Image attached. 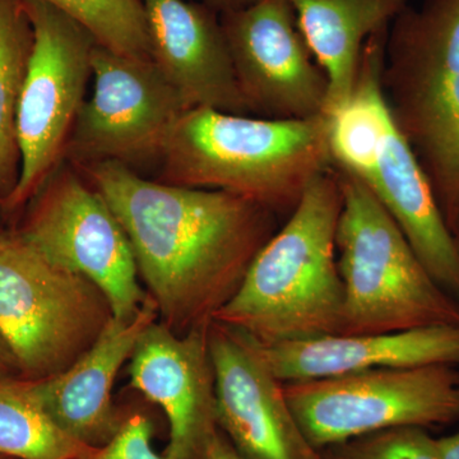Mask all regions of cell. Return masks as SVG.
<instances>
[{"label": "cell", "mask_w": 459, "mask_h": 459, "mask_svg": "<svg viewBox=\"0 0 459 459\" xmlns=\"http://www.w3.org/2000/svg\"><path fill=\"white\" fill-rule=\"evenodd\" d=\"M78 169L119 220L147 295L178 334L212 322L279 230L276 213L230 193L144 179L120 162Z\"/></svg>", "instance_id": "obj_1"}, {"label": "cell", "mask_w": 459, "mask_h": 459, "mask_svg": "<svg viewBox=\"0 0 459 459\" xmlns=\"http://www.w3.org/2000/svg\"><path fill=\"white\" fill-rule=\"evenodd\" d=\"M341 210L342 190L332 168L310 181L214 322L261 344L340 334L344 292L336 235Z\"/></svg>", "instance_id": "obj_2"}, {"label": "cell", "mask_w": 459, "mask_h": 459, "mask_svg": "<svg viewBox=\"0 0 459 459\" xmlns=\"http://www.w3.org/2000/svg\"><path fill=\"white\" fill-rule=\"evenodd\" d=\"M160 161L165 183L230 193L287 217L332 169L325 115L268 119L208 108L181 117Z\"/></svg>", "instance_id": "obj_3"}, {"label": "cell", "mask_w": 459, "mask_h": 459, "mask_svg": "<svg viewBox=\"0 0 459 459\" xmlns=\"http://www.w3.org/2000/svg\"><path fill=\"white\" fill-rule=\"evenodd\" d=\"M383 84L453 231L459 216V0H424L395 18Z\"/></svg>", "instance_id": "obj_4"}, {"label": "cell", "mask_w": 459, "mask_h": 459, "mask_svg": "<svg viewBox=\"0 0 459 459\" xmlns=\"http://www.w3.org/2000/svg\"><path fill=\"white\" fill-rule=\"evenodd\" d=\"M336 171L342 190L336 246L343 283L340 334L459 327V300L433 279L365 184Z\"/></svg>", "instance_id": "obj_5"}, {"label": "cell", "mask_w": 459, "mask_h": 459, "mask_svg": "<svg viewBox=\"0 0 459 459\" xmlns=\"http://www.w3.org/2000/svg\"><path fill=\"white\" fill-rule=\"evenodd\" d=\"M113 318L101 290L20 238H0V336L18 369L42 379L65 370Z\"/></svg>", "instance_id": "obj_6"}, {"label": "cell", "mask_w": 459, "mask_h": 459, "mask_svg": "<svg viewBox=\"0 0 459 459\" xmlns=\"http://www.w3.org/2000/svg\"><path fill=\"white\" fill-rule=\"evenodd\" d=\"M459 367L386 368L285 383L299 427L316 451L401 427L437 429L459 422Z\"/></svg>", "instance_id": "obj_7"}, {"label": "cell", "mask_w": 459, "mask_h": 459, "mask_svg": "<svg viewBox=\"0 0 459 459\" xmlns=\"http://www.w3.org/2000/svg\"><path fill=\"white\" fill-rule=\"evenodd\" d=\"M32 45L18 100L20 168L8 207L27 201L65 161L72 129L84 102L96 41L80 23L40 0H23Z\"/></svg>", "instance_id": "obj_8"}, {"label": "cell", "mask_w": 459, "mask_h": 459, "mask_svg": "<svg viewBox=\"0 0 459 459\" xmlns=\"http://www.w3.org/2000/svg\"><path fill=\"white\" fill-rule=\"evenodd\" d=\"M18 238L42 258L91 281L113 318L129 320L147 299L131 243L107 201L80 169L63 161Z\"/></svg>", "instance_id": "obj_9"}, {"label": "cell", "mask_w": 459, "mask_h": 459, "mask_svg": "<svg viewBox=\"0 0 459 459\" xmlns=\"http://www.w3.org/2000/svg\"><path fill=\"white\" fill-rule=\"evenodd\" d=\"M92 96L84 100L65 160L75 168L160 160L166 141L190 110L152 59L115 53L96 44L91 56Z\"/></svg>", "instance_id": "obj_10"}, {"label": "cell", "mask_w": 459, "mask_h": 459, "mask_svg": "<svg viewBox=\"0 0 459 459\" xmlns=\"http://www.w3.org/2000/svg\"><path fill=\"white\" fill-rule=\"evenodd\" d=\"M238 89L253 117L309 119L325 115L328 81L287 0H255L222 13Z\"/></svg>", "instance_id": "obj_11"}, {"label": "cell", "mask_w": 459, "mask_h": 459, "mask_svg": "<svg viewBox=\"0 0 459 459\" xmlns=\"http://www.w3.org/2000/svg\"><path fill=\"white\" fill-rule=\"evenodd\" d=\"M217 425L246 459H325L299 427L261 344L219 322L208 327Z\"/></svg>", "instance_id": "obj_12"}, {"label": "cell", "mask_w": 459, "mask_h": 459, "mask_svg": "<svg viewBox=\"0 0 459 459\" xmlns=\"http://www.w3.org/2000/svg\"><path fill=\"white\" fill-rule=\"evenodd\" d=\"M210 325L178 334L156 320L144 329L129 359L133 388L159 404L168 418L169 459H204L205 446L220 430Z\"/></svg>", "instance_id": "obj_13"}, {"label": "cell", "mask_w": 459, "mask_h": 459, "mask_svg": "<svg viewBox=\"0 0 459 459\" xmlns=\"http://www.w3.org/2000/svg\"><path fill=\"white\" fill-rule=\"evenodd\" d=\"M151 59L190 108L252 115L238 89L221 20L205 4L141 0Z\"/></svg>", "instance_id": "obj_14"}, {"label": "cell", "mask_w": 459, "mask_h": 459, "mask_svg": "<svg viewBox=\"0 0 459 459\" xmlns=\"http://www.w3.org/2000/svg\"><path fill=\"white\" fill-rule=\"evenodd\" d=\"M157 316L156 304L147 295L132 319L108 320L98 340L71 367L31 379L42 406L66 434L93 448L105 446L117 434L126 416L114 406L115 380Z\"/></svg>", "instance_id": "obj_15"}, {"label": "cell", "mask_w": 459, "mask_h": 459, "mask_svg": "<svg viewBox=\"0 0 459 459\" xmlns=\"http://www.w3.org/2000/svg\"><path fill=\"white\" fill-rule=\"evenodd\" d=\"M261 347L272 370L283 383L386 368L459 367V327L451 325L394 333L328 334Z\"/></svg>", "instance_id": "obj_16"}, {"label": "cell", "mask_w": 459, "mask_h": 459, "mask_svg": "<svg viewBox=\"0 0 459 459\" xmlns=\"http://www.w3.org/2000/svg\"><path fill=\"white\" fill-rule=\"evenodd\" d=\"M328 81L325 115L351 95L365 42L409 7V0H287Z\"/></svg>", "instance_id": "obj_17"}, {"label": "cell", "mask_w": 459, "mask_h": 459, "mask_svg": "<svg viewBox=\"0 0 459 459\" xmlns=\"http://www.w3.org/2000/svg\"><path fill=\"white\" fill-rule=\"evenodd\" d=\"M93 446L78 442L51 419L32 380L0 379V455L16 459H84Z\"/></svg>", "instance_id": "obj_18"}, {"label": "cell", "mask_w": 459, "mask_h": 459, "mask_svg": "<svg viewBox=\"0 0 459 459\" xmlns=\"http://www.w3.org/2000/svg\"><path fill=\"white\" fill-rule=\"evenodd\" d=\"M32 45V27L23 0H0V192L17 183L18 100Z\"/></svg>", "instance_id": "obj_19"}, {"label": "cell", "mask_w": 459, "mask_h": 459, "mask_svg": "<svg viewBox=\"0 0 459 459\" xmlns=\"http://www.w3.org/2000/svg\"><path fill=\"white\" fill-rule=\"evenodd\" d=\"M71 17L96 44L122 56L151 59L141 0H40Z\"/></svg>", "instance_id": "obj_20"}, {"label": "cell", "mask_w": 459, "mask_h": 459, "mask_svg": "<svg viewBox=\"0 0 459 459\" xmlns=\"http://www.w3.org/2000/svg\"><path fill=\"white\" fill-rule=\"evenodd\" d=\"M325 459H442L427 429L401 427L355 437L323 451Z\"/></svg>", "instance_id": "obj_21"}, {"label": "cell", "mask_w": 459, "mask_h": 459, "mask_svg": "<svg viewBox=\"0 0 459 459\" xmlns=\"http://www.w3.org/2000/svg\"><path fill=\"white\" fill-rule=\"evenodd\" d=\"M153 425L147 416H126L122 427L105 446L93 449L84 459H169L152 446Z\"/></svg>", "instance_id": "obj_22"}, {"label": "cell", "mask_w": 459, "mask_h": 459, "mask_svg": "<svg viewBox=\"0 0 459 459\" xmlns=\"http://www.w3.org/2000/svg\"><path fill=\"white\" fill-rule=\"evenodd\" d=\"M204 459H246L235 449L228 437L223 435L221 430L217 431L216 434L211 437L205 452Z\"/></svg>", "instance_id": "obj_23"}, {"label": "cell", "mask_w": 459, "mask_h": 459, "mask_svg": "<svg viewBox=\"0 0 459 459\" xmlns=\"http://www.w3.org/2000/svg\"><path fill=\"white\" fill-rule=\"evenodd\" d=\"M13 370L18 369L16 359H14L13 353L9 349L8 344L0 336V379L9 377V374Z\"/></svg>", "instance_id": "obj_24"}, {"label": "cell", "mask_w": 459, "mask_h": 459, "mask_svg": "<svg viewBox=\"0 0 459 459\" xmlns=\"http://www.w3.org/2000/svg\"><path fill=\"white\" fill-rule=\"evenodd\" d=\"M442 459H459V430L457 433L437 439Z\"/></svg>", "instance_id": "obj_25"}, {"label": "cell", "mask_w": 459, "mask_h": 459, "mask_svg": "<svg viewBox=\"0 0 459 459\" xmlns=\"http://www.w3.org/2000/svg\"><path fill=\"white\" fill-rule=\"evenodd\" d=\"M255 2V0H204V4L213 9L216 13L222 14L247 7Z\"/></svg>", "instance_id": "obj_26"}, {"label": "cell", "mask_w": 459, "mask_h": 459, "mask_svg": "<svg viewBox=\"0 0 459 459\" xmlns=\"http://www.w3.org/2000/svg\"><path fill=\"white\" fill-rule=\"evenodd\" d=\"M452 234H453V238H455V247H457L458 255H459V216H458L457 222H455V229H453Z\"/></svg>", "instance_id": "obj_27"}, {"label": "cell", "mask_w": 459, "mask_h": 459, "mask_svg": "<svg viewBox=\"0 0 459 459\" xmlns=\"http://www.w3.org/2000/svg\"><path fill=\"white\" fill-rule=\"evenodd\" d=\"M0 459H7V458H5V457H2V455H0Z\"/></svg>", "instance_id": "obj_28"}, {"label": "cell", "mask_w": 459, "mask_h": 459, "mask_svg": "<svg viewBox=\"0 0 459 459\" xmlns=\"http://www.w3.org/2000/svg\"><path fill=\"white\" fill-rule=\"evenodd\" d=\"M0 238H2V235H0Z\"/></svg>", "instance_id": "obj_29"}]
</instances>
